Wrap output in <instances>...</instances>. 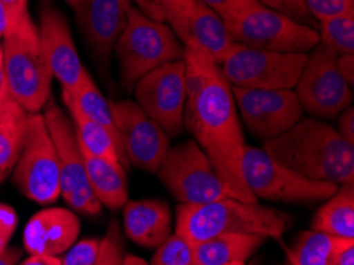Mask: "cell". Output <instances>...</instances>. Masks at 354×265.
Segmentation results:
<instances>
[{
    "instance_id": "obj_1",
    "label": "cell",
    "mask_w": 354,
    "mask_h": 265,
    "mask_svg": "<svg viewBox=\"0 0 354 265\" xmlns=\"http://www.w3.org/2000/svg\"><path fill=\"white\" fill-rule=\"evenodd\" d=\"M183 61L186 129L212 161L229 197L241 202H257L246 188L241 173L246 143L230 84L218 64L196 48L185 46Z\"/></svg>"
},
{
    "instance_id": "obj_2",
    "label": "cell",
    "mask_w": 354,
    "mask_h": 265,
    "mask_svg": "<svg viewBox=\"0 0 354 265\" xmlns=\"http://www.w3.org/2000/svg\"><path fill=\"white\" fill-rule=\"evenodd\" d=\"M262 149L310 180L354 183V145L323 120H300L288 132L262 142Z\"/></svg>"
},
{
    "instance_id": "obj_3",
    "label": "cell",
    "mask_w": 354,
    "mask_h": 265,
    "mask_svg": "<svg viewBox=\"0 0 354 265\" xmlns=\"http://www.w3.org/2000/svg\"><path fill=\"white\" fill-rule=\"evenodd\" d=\"M291 223V216L275 208L226 197L210 203L180 205L175 234L192 246L224 234H251L280 240Z\"/></svg>"
},
{
    "instance_id": "obj_4",
    "label": "cell",
    "mask_w": 354,
    "mask_h": 265,
    "mask_svg": "<svg viewBox=\"0 0 354 265\" xmlns=\"http://www.w3.org/2000/svg\"><path fill=\"white\" fill-rule=\"evenodd\" d=\"M3 66L7 89L26 113H40L51 95L53 75L43 57L39 29L30 15L5 32Z\"/></svg>"
},
{
    "instance_id": "obj_5",
    "label": "cell",
    "mask_w": 354,
    "mask_h": 265,
    "mask_svg": "<svg viewBox=\"0 0 354 265\" xmlns=\"http://www.w3.org/2000/svg\"><path fill=\"white\" fill-rule=\"evenodd\" d=\"M113 51L126 89H132L143 75L162 64L185 56V46L169 24L149 19L137 7H131L127 24L116 40Z\"/></svg>"
},
{
    "instance_id": "obj_6",
    "label": "cell",
    "mask_w": 354,
    "mask_h": 265,
    "mask_svg": "<svg viewBox=\"0 0 354 265\" xmlns=\"http://www.w3.org/2000/svg\"><path fill=\"white\" fill-rule=\"evenodd\" d=\"M241 173L246 188L256 199L284 203L321 202L334 196L340 185L315 181L277 162L264 149L246 145Z\"/></svg>"
},
{
    "instance_id": "obj_7",
    "label": "cell",
    "mask_w": 354,
    "mask_h": 265,
    "mask_svg": "<svg viewBox=\"0 0 354 265\" xmlns=\"http://www.w3.org/2000/svg\"><path fill=\"white\" fill-rule=\"evenodd\" d=\"M13 183L26 199L40 205L61 197L57 153L41 113L28 116L23 149L13 170Z\"/></svg>"
},
{
    "instance_id": "obj_8",
    "label": "cell",
    "mask_w": 354,
    "mask_h": 265,
    "mask_svg": "<svg viewBox=\"0 0 354 265\" xmlns=\"http://www.w3.org/2000/svg\"><path fill=\"white\" fill-rule=\"evenodd\" d=\"M158 175L181 205L210 203L229 197L212 161L194 140L170 146Z\"/></svg>"
},
{
    "instance_id": "obj_9",
    "label": "cell",
    "mask_w": 354,
    "mask_h": 265,
    "mask_svg": "<svg viewBox=\"0 0 354 265\" xmlns=\"http://www.w3.org/2000/svg\"><path fill=\"white\" fill-rule=\"evenodd\" d=\"M308 53H277L235 43L219 68L230 86L246 89H294Z\"/></svg>"
},
{
    "instance_id": "obj_10",
    "label": "cell",
    "mask_w": 354,
    "mask_h": 265,
    "mask_svg": "<svg viewBox=\"0 0 354 265\" xmlns=\"http://www.w3.org/2000/svg\"><path fill=\"white\" fill-rule=\"evenodd\" d=\"M41 115L45 118L57 153L61 170V197L75 212L86 216L99 214L102 203L94 196L86 178L83 151L71 116H67L62 108L51 100H48Z\"/></svg>"
},
{
    "instance_id": "obj_11",
    "label": "cell",
    "mask_w": 354,
    "mask_h": 265,
    "mask_svg": "<svg viewBox=\"0 0 354 265\" xmlns=\"http://www.w3.org/2000/svg\"><path fill=\"white\" fill-rule=\"evenodd\" d=\"M337 56L318 43L307 54V62L294 88L302 110L316 120H334L351 107L353 89L342 77Z\"/></svg>"
},
{
    "instance_id": "obj_12",
    "label": "cell",
    "mask_w": 354,
    "mask_h": 265,
    "mask_svg": "<svg viewBox=\"0 0 354 265\" xmlns=\"http://www.w3.org/2000/svg\"><path fill=\"white\" fill-rule=\"evenodd\" d=\"M239 45L277 53H310L319 43L318 30L270 8L257 7L227 26Z\"/></svg>"
},
{
    "instance_id": "obj_13",
    "label": "cell",
    "mask_w": 354,
    "mask_h": 265,
    "mask_svg": "<svg viewBox=\"0 0 354 265\" xmlns=\"http://www.w3.org/2000/svg\"><path fill=\"white\" fill-rule=\"evenodd\" d=\"M136 102L159 127L176 137L183 132L186 108V67L183 59L156 67L133 86Z\"/></svg>"
},
{
    "instance_id": "obj_14",
    "label": "cell",
    "mask_w": 354,
    "mask_h": 265,
    "mask_svg": "<svg viewBox=\"0 0 354 265\" xmlns=\"http://www.w3.org/2000/svg\"><path fill=\"white\" fill-rule=\"evenodd\" d=\"M239 118L261 138L272 140L304 120V110L294 89H246L230 86Z\"/></svg>"
},
{
    "instance_id": "obj_15",
    "label": "cell",
    "mask_w": 354,
    "mask_h": 265,
    "mask_svg": "<svg viewBox=\"0 0 354 265\" xmlns=\"http://www.w3.org/2000/svg\"><path fill=\"white\" fill-rule=\"evenodd\" d=\"M122 151L129 164L158 173L170 148V137L133 100H110Z\"/></svg>"
},
{
    "instance_id": "obj_16",
    "label": "cell",
    "mask_w": 354,
    "mask_h": 265,
    "mask_svg": "<svg viewBox=\"0 0 354 265\" xmlns=\"http://www.w3.org/2000/svg\"><path fill=\"white\" fill-rule=\"evenodd\" d=\"M37 29L40 50L48 68L59 81L62 93H71L83 78L86 68L78 56L66 16L53 5H45L40 13V26Z\"/></svg>"
},
{
    "instance_id": "obj_17",
    "label": "cell",
    "mask_w": 354,
    "mask_h": 265,
    "mask_svg": "<svg viewBox=\"0 0 354 265\" xmlns=\"http://www.w3.org/2000/svg\"><path fill=\"white\" fill-rule=\"evenodd\" d=\"M132 0H80L77 23L104 72H109L115 43L127 24Z\"/></svg>"
},
{
    "instance_id": "obj_18",
    "label": "cell",
    "mask_w": 354,
    "mask_h": 265,
    "mask_svg": "<svg viewBox=\"0 0 354 265\" xmlns=\"http://www.w3.org/2000/svg\"><path fill=\"white\" fill-rule=\"evenodd\" d=\"M169 26L181 45L202 51L218 66L235 45L229 34L227 24L202 0H194L191 8L175 16Z\"/></svg>"
},
{
    "instance_id": "obj_19",
    "label": "cell",
    "mask_w": 354,
    "mask_h": 265,
    "mask_svg": "<svg viewBox=\"0 0 354 265\" xmlns=\"http://www.w3.org/2000/svg\"><path fill=\"white\" fill-rule=\"evenodd\" d=\"M78 216L72 210L51 207L35 213L23 234L24 250L32 256L59 257L78 240Z\"/></svg>"
},
{
    "instance_id": "obj_20",
    "label": "cell",
    "mask_w": 354,
    "mask_h": 265,
    "mask_svg": "<svg viewBox=\"0 0 354 265\" xmlns=\"http://www.w3.org/2000/svg\"><path fill=\"white\" fill-rule=\"evenodd\" d=\"M122 221L129 239L145 248H159L171 235L170 208L160 200H127Z\"/></svg>"
},
{
    "instance_id": "obj_21",
    "label": "cell",
    "mask_w": 354,
    "mask_h": 265,
    "mask_svg": "<svg viewBox=\"0 0 354 265\" xmlns=\"http://www.w3.org/2000/svg\"><path fill=\"white\" fill-rule=\"evenodd\" d=\"M83 151L86 178L94 196L110 210H121L129 200L126 170L122 165L100 159Z\"/></svg>"
},
{
    "instance_id": "obj_22",
    "label": "cell",
    "mask_w": 354,
    "mask_h": 265,
    "mask_svg": "<svg viewBox=\"0 0 354 265\" xmlns=\"http://www.w3.org/2000/svg\"><path fill=\"white\" fill-rule=\"evenodd\" d=\"M62 100H71L84 116H88L89 120L100 124V126L111 135V138L115 140L118 149H120L122 162H124V167H129L124 151H122L120 131H118L116 127L115 115L113 110H111L110 100H106V97L100 93V89L97 88V84H95V81L91 77L88 70L84 72L83 78L80 80L77 88L71 91V93H62Z\"/></svg>"
},
{
    "instance_id": "obj_23",
    "label": "cell",
    "mask_w": 354,
    "mask_h": 265,
    "mask_svg": "<svg viewBox=\"0 0 354 265\" xmlns=\"http://www.w3.org/2000/svg\"><path fill=\"white\" fill-rule=\"evenodd\" d=\"M264 241V237L251 234H224L212 237V239L192 246L194 248V265L246 262Z\"/></svg>"
},
{
    "instance_id": "obj_24",
    "label": "cell",
    "mask_w": 354,
    "mask_h": 265,
    "mask_svg": "<svg viewBox=\"0 0 354 265\" xmlns=\"http://www.w3.org/2000/svg\"><path fill=\"white\" fill-rule=\"evenodd\" d=\"M354 183L340 185L312 221V230L354 240Z\"/></svg>"
},
{
    "instance_id": "obj_25",
    "label": "cell",
    "mask_w": 354,
    "mask_h": 265,
    "mask_svg": "<svg viewBox=\"0 0 354 265\" xmlns=\"http://www.w3.org/2000/svg\"><path fill=\"white\" fill-rule=\"evenodd\" d=\"M64 105L67 107L68 115H71V121L73 124L75 134H77V138L80 142V146H82V149L93 156H97L100 159L109 161L111 164L124 167L120 149H118L111 135L106 132L100 124L89 120L88 116H84L71 100H64Z\"/></svg>"
},
{
    "instance_id": "obj_26",
    "label": "cell",
    "mask_w": 354,
    "mask_h": 265,
    "mask_svg": "<svg viewBox=\"0 0 354 265\" xmlns=\"http://www.w3.org/2000/svg\"><path fill=\"white\" fill-rule=\"evenodd\" d=\"M354 240L339 239L323 234V232L307 230L297 237L291 250L288 251V259L291 265H326L339 253L342 248L350 245Z\"/></svg>"
},
{
    "instance_id": "obj_27",
    "label": "cell",
    "mask_w": 354,
    "mask_h": 265,
    "mask_svg": "<svg viewBox=\"0 0 354 265\" xmlns=\"http://www.w3.org/2000/svg\"><path fill=\"white\" fill-rule=\"evenodd\" d=\"M28 116L24 115L0 124V185L7 180L10 173H13L19 159L28 127Z\"/></svg>"
},
{
    "instance_id": "obj_28",
    "label": "cell",
    "mask_w": 354,
    "mask_h": 265,
    "mask_svg": "<svg viewBox=\"0 0 354 265\" xmlns=\"http://www.w3.org/2000/svg\"><path fill=\"white\" fill-rule=\"evenodd\" d=\"M319 43L335 54L354 53V15H343L318 23Z\"/></svg>"
},
{
    "instance_id": "obj_29",
    "label": "cell",
    "mask_w": 354,
    "mask_h": 265,
    "mask_svg": "<svg viewBox=\"0 0 354 265\" xmlns=\"http://www.w3.org/2000/svg\"><path fill=\"white\" fill-rule=\"evenodd\" d=\"M151 265H194V248L181 235H170L158 248Z\"/></svg>"
},
{
    "instance_id": "obj_30",
    "label": "cell",
    "mask_w": 354,
    "mask_h": 265,
    "mask_svg": "<svg viewBox=\"0 0 354 265\" xmlns=\"http://www.w3.org/2000/svg\"><path fill=\"white\" fill-rule=\"evenodd\" d=\"M132 2L149 19L169 24L175 16L189 10L194 0H132Z\"/></svg>"
},
{
    "instance_id": "obj_31",
    "label": "cell",
    "mask_w": 354,
    "mask_h": 265,
    "mask_svg": "<svg viewBox=\"0 0 354 265\" xmlns=\"http://www.w3.org/2000/svg\"><path fill=\"white\" fill-rule=\"evenodd\" d=\"M256 2L262 7L273 10V12L288 16L289 19L296 21L299 24L313 27V29L318 30V23L310 15L304 0H256Z\"/></svg>"
},
{
    "instance_id": "obj_32",
    "label": "cell",
    "mask_w": 354,
    "mask_h": 265,
    "mask_svg": "<svg viewBox=\"0 0 354 265\" xmlns=\"http://www.w3.org/2000/svg\"><path fill=\"white\" fill-rule=\"evenodd\" d=\"M94 265H122V239L116 221H111L105 237L100 240V250Z\"/></svg>"
},
{
    "instance_id": "obj_33",
    "label": "cell",
    "mask_w": 354,
    "mask_h": 265,
    "mask_svg": "<svg viewBox=\"0 0 354 265\" xmlns=\"http://www.w3.org/2000/svg\"><path fill=\"white\" fill-rule=\"evenodd\" d=\"M227 26L234 24L251 10L261 7L256 0H202Z\"/></svg>"
},
{
    "instance_id": "obj_34",
    "label": "cell",
    "mask_w": 354,
    "mask_h": 265,
    "mask_svg": "<svg viewBox=\"0 0 354 265\" xmlns=\"http://www.w3.org/2000/svg\"><path fill=\"white\" fill-rule=\"evenodd\" d=\"M304 2L316 23L335 16L354 15V0H304Z\"/></svg>"
},
{
    "instance_id": "obj_35",
    "label": "cell",
    "mask_w": 354,
    "mask_h": 265,
    "mask_svg": "<svg viewBox=\"0 0 354 265\" xmlns=\"http://www.w3.org/2000/svg\"><path fill=\"white\" fill-rule=\"evenodd\" d=\"M100 250L99 239H84L75 241L61 257V265H94Z\"/></svg>"
},
{
    "instance_id": "obj_36",
    "label": "cell",
    "mask_w": 354,
    "mask_h": 265,
    "mask_svg": "<svg viewBox=\"0 0 354 265\" xmlns=\"http://www.w3.org/2000/svg\"><path fill=\"white\" fill-rule=\"evenodd\" d=\"M16 227H18V214L16 210L7 203H0V251L8 248Z\"/></svg>"
},
{
    "instance_id": "obj_37",
    "label": "cell",
    "mask_w": 354,
    "mask_h": 265,
    "mask_svg": "<svg viewBox=\"0 0 354 265\" xmlns=\"http://www.w3.org/2000/svg\"><path fill=\"white\" fill-rule=\"evenodd\" d=\"M8 18V29H12L26 15H29V0H0ZM7 29V30H8Z\"/></svg>"
},
{
    "instance_id": "obj_38",
    "label": "cell",
    "mask_w": 354,
    "mask_h": 265,
    "mask_svg": "<svg viewBox=\"0 0 354 265\" xmlns=\"http://www.w3.org/2000/svg\"><path fill=\"white\" fill-rule=\"evenodd\" d=\"M24 115H29V113H26L23 108L16 104L12 99V95L8 94V91L0 94V124L8 120H15V118H21Z\"/></svg>"
},
{
    "instance_id": "obj_39",
    "label": "cell",
    "mask_w": 354,
    "mask_h": 265,
    "mask_svg": "<svg viewBox=\"0 0 354 265\" xmlns=\"http://www.w3.org/2000/svg\"><path fill=\"white\" fill-rule=\"evenodd\" d=\"M337 132H339L348 143L354 145V110L348 107L345 111L339 115V124H337Z\"/></svg>"
},
{
    "instance_id": "obj_40",
    "label": "cell",
    "mask_w": 354,
    "mask_h": 265,
    "mask_svg": "<svg viewBox=\"0 0 354 265\" xmlns=\"http://www.w3.org/2000/svg\"><path fill=\"white\" fill-rule=\"evenodd\" d=\"M337 66H339L342 77L345 78L348 86L353 89V84H354V56L353 54H339V56H337Z\"/></svg>"
},
{
    "instance_id": "obj_41",
    "label": "cell",
    "mask_w": 354,
    "mask_h": 265,
    "mask_svg": "<svg viewBox=\"0 0 354 265\" xmlns=\"http://www.w3.org/2000/svg\"><path fill=\"white\" fill-rule=\"evenodd\" d=\"M326 265H354V241L335 253L334 257Z\"/></svg>"
},
{
    "instance_id": "obj_42",
    "label": "cell",
    "mask_w": 354,
    "mask_h": 265,
    "mask_svg": "<svg viewBox=\"0 0 354 265\" xmlns=\"http://www.w3.org/2000/svg\"><path fill=\"white\" fill-rule=\"evenodd\" d=\"M21 257H23V248L8 246L0 251V265H18Z\"/></svg>"
},
{
    "instance_id": "obj_43",
    "label": "cell",
    "mask_w": 354,
    "mask_h": 265,
    "mask_svg": "<svg viewBox=\"0 0 354 265\" xmlns=\"http://www.w3.org/2000/svg\"><path fill=\"white\" fill-rule=\"evenodd\" d=\"M18 265H61V257L32 256V254H29V257L24 259V261H19Z\"/></svg>"
},
{
    "instance_id": "obj_44",
    "label": "cell",
    "mask_w": 354,
    "mask_h": 265,
    "mask_svg": "<svg viewBox=\"0 0 354 265\" xmlns=\"http://www.w3.org/2000/svg\"><path fill=\"white\" fill-rule=\"evenodd\" d=\"M7 78H5V66H3V48L0 43V94L7 93Z\"/></svg>"
},
{
    "instance_id": "obj_45",
    "label": "cell",
    "mask_w": 354,
    "mask_h": 265,
    "mask_svg": "<svg viewBox=\"0 0 354 265\" xmlns=\"http://www.w3.org/2000/svg\"><path fill=\"white\" fill-rule=\"evenodd\" d=\"M7 29H8V18H7V13H5L2 2H0V43H2Z\"/></svg>"
},
{
    "instance_id": "obj_46",
    "label": "cell",
    "mask_w": 354,
    "mask_h": 265,
    "mask_svg": "<svg viewBox=\"0 0 354 265\" xmlns=\"http://www.w3.org/2000/svg\"><path fill=\"white\" fill-rule=\"evenodd\" d=\"M122 265H151V264H148L142 257L133 256V254H127V256H122Z\"/></svg>"
},
{
    "instance_id": "obj_47",
    "label": "cell",
    "mask_w": 354,
    "mask_h": 265,
    "mask_svg": "<svg viewBox=\"0 0 354 265\" xmlns=\"http://www.w3.org/2000/svg\"><path fill=\"white\" fill-rule=\"evenodd\" d=\"M64 2H67L68 5H71V7L75 10L78 7V3H80V0H64Z\"/></svg>"
},
{
    "instance_id": "obj_48",
    "label": "cell",
    "mask_w": 354,
    "mask_h": 265,
    "mask_svg": "<svg viewBox=\"0 0 354 265\" xmlns=\"http://www.w3.org/2000/svg\"><path fill=\"white\" fill-rule=\"evenodd\" d=\"M224 265H246V262H230V264H224Z\"/></svg>"
},
{
    "instance_id": "obj_49",
    "label": "cell",
    "mask_w": 354,
    "mask_h": 265,
    "mask_svg": "<svg viewBox=\"0 0 354 265\" xmlns=\"http://www.w3.org/2000/svg\"><path fill=\"white\" fill-rule=\"evenodd\" d=\"M251 265H256V264H251Z\"/></svg>"
}]
</instances>
